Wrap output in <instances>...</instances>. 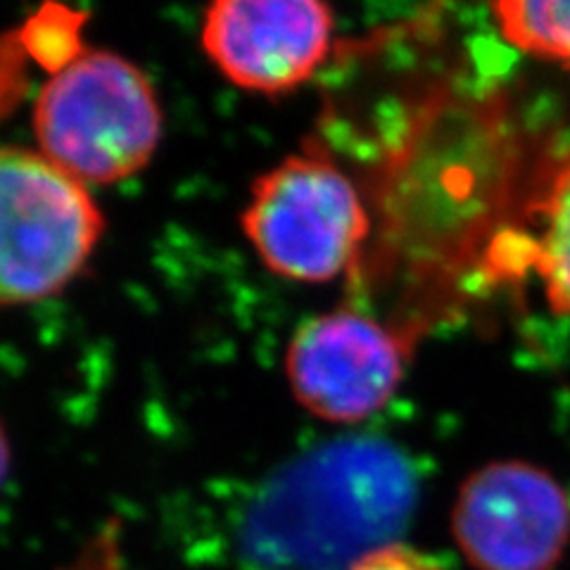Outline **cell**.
Instances as JSON below:
<instances>
[{
	"instance_id": "2",
	"label": "cell",
	"mask_w": 570,
	"mask_h": 570,
	"mask_svg": "<svg viewBox=\"0 0 570 570\" xmlns=\"http://www.w3.org/2000/svg\"><path fill=\"white\" fill-rule=\"evenodd\" d=\"M416 499V471L397 444L337 438L264 480L247 513L245 544L262 561L347 570L400 542Z\"/></svg>"
},
{
	"instance_id": "7",
	"label": "cell",
	"mask_w": 570,
	"mask_h": 570,
	"mask_svg": "<svg viewBox=\"0 0 570 570\" xmlns=\"http://www.w3.org/2000/svg\"><path fill=\"white\" fill-rule=\"evenodd\" d=\"M452 532L475 570H554L570 540L559 480L528 461H494L463 480Z\"/></svg>"
},
{
	"instance_id": "8",
	"label": "cell",
	"mask_w": 570,
	"mask_h": 570,
	"mask_svg": "<svg viewBox=\"0 0 570 570\" xmlns=\"http://www.w3.org/2000/svg\"><path fill=\"white\" fill-rule=\"evenodd\" d=\"M335 41V14L316 0H219L205 8L200 48L240 91L285 96L309 83Z\"/></svg>"
},
{
	"instance_id": "1",
	"label": "cell",
	"mask_w": 570,
	"mask_h": 570,
	"mask_svg": "<svg viewBox=\"0 0 570 570\" xmlns=\"http://www.w3.org/2000/svg\"><path fill=\"white\" fill-rule=\"evenodd\" d=\"M521 155L499 94L448 88L428 105L387 186V238L400 272L438 291L492 259L519 200Z\"/></svg>"
},
{
	"instance_id": "3",
	"label": "cell",
	"mask_w": 570,
	"mask_h": 570,
	"mask_svg": "<svg viewBox=\"0 0 570 570\" xmlns=\"http://www.w3.org/2000/svg\"><path fill=\"white\" fill-rule=\"evenodd\" d=\"M31 127L50 165L81 186H112L146 169L165 136L150 77L107 48H79L48 71Z\"/></svg>"
},
{
	"instance_id": "5",
	"label": "cell",
	"mask_w": 570,
	"mask_h": 570,
	"mask_svg": "<svg viewBox=\"0 0 570 570\" xmlns=\"http://www.w3.org/2000/svg\"><path fill=\"white\" fill-rule=\"evenodd\" d=\"M102 236L91 188L36 148L0 146V307L39 305L67 291Z\"/></svg>"
},
{
	"instance_id": "12",
	"label": "cell",
	"mask_w": 570,
	"mask_h": 570,
	"mask_svg": "<svg viewBox=\"0 0 570 570\" xmlns=\"http://www.w3.org/2000/svg\"><path fill=\"white\" fill-rule=\"evenodd\" d=\"M10 466H12V448H10V435L8 428L0 419V488L6 485V480L10 475Z\"/></svg>"
},
{
	"instance_id": "11",
	"label": "cell",
	"mask_w": 570,
	"mask_h": 570,
	"mask_svg": "<svg viewBox=\"0 0 570 570\" xmlns=\"http://www.w3.org/2000/svg\"><path fill=\"white\" fill-rule=\"evenodd\" d=\"M347 570H444V568L431 557L421 554V551L406 547L402 542H395V544L371 551V554L362 557Z\"/></svg>"
},
{
	"instance_id": "4",
	"label": "cell",
	"mask_w": 570,
	"mask_h": 570,
	"mask_svg": "<svg viewBox=\"0 0 570 570\" xmlns=\"http://www.w3.org/2000/svg\"><path fill=\"white\" fill-rule=\"evenodd\" d=\"M240 228L272 274L321 285L360 264L371 214L324 148H302L255 178Z\"/></svg>"
},
{
	"instance_id": "9",
	"label": "cell",
	"mask_w": 570,
	"mask_h": 570,
	"mask_svg": "<svg viewBox=\"0 0 570 570\" xmlns=\"http://www.w3.org/2000/svg\"><path fill=\"white\" fill-rule=\"evenodd\" d=\"M540 236L532 238V266L538 269L551 307L570 316V165L549 178L534 200Z\"/></svg>"
},
{
	"instance_id": "10",
	"label": "cell",
	"mask_w": 570,
	"mask_h": 570,
	"mask_svg": "<svg viewBox=\"0 0 570 570\" xmlns=\"http://www.w3.org/2000/svg\"><path fill=\"white\" fill-rule=\"evenodd\" d=\"M492 10L509 43L530 56L570 65V0H511Z\"/></svg>"
},
{
	"instance_id": "6",
	"label": "cell",
	"mask_w": 570,
	"mask_h": 570,
	"mask_svg": "<svg viewBox=\"0 0 570 570\" xmlns=\"http://www.w3.org/2000/svg\"><path fill=\"white\" fill-rule=\"evenodd\" d=\"M412 337L360 307L302 321L285 347V381L295 402L318 421L354 425L395 397Z\"/></svg>"
}]
</instances>
